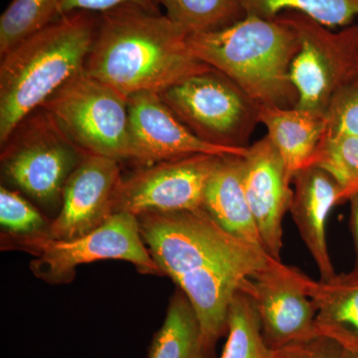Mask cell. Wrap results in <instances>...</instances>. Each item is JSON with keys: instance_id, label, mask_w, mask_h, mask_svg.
Returning <instances> with one entry per match:
<instances>
[{"instance_id": "1", "label": "cell", "mask_w": 358, "mask_h": 358, "mask_svg": "<svg viewBox=\"0 0 358 358\" xmlns=\"http://www.w3.org/2000/svg\"><path fill=\"white\" fill-rule=\"evenodd\" d=\"M136 217L160 274L171 278L192 303L210 353L227 333L235 294L274 258L232 236L202 208Z\"/></svg>"}, {"instance_id": "2", "label": "cell", "mask_w": 358, "mask_h": 358, "mask_svg": "<svg viewBox=\"0 0 358 358\" xmlns=\"http://www.w3.org/2000/svg\"><path fill=\"white\" fill-rule=\"evenodd\" d=\"M187 33L159 13L128 3L99 13L84 70L122 96L162 94L185 78L211 69L187 44Z\"/></svg>"}, {"instance_id": "3", "label": "cell", "mask_w": 358, "mask_h": 358, "mask_svg": "<svg viewBox=\"0 0 358 358\" xmlns=\"http://www.w3.org/2000/svg\"><path fill=\"white\" fill-rule=\"evenodd\" d=\"M99 13L74 11L16 45L0 64V145L28 115L84 70Z\"/></svg>"}, {"instance_id": "4", "label": "cell", "mask_w": 358, "mask_h": 358, "mask_svg": "<svg viewBox=\"0 0 358 358\" xmlns=\"http://www.w3.org/2000/svg\"><path fill=\"white\" fill-rule=\"evenodd\" d=\"M193 55L232 80L260 107L293 109L298 92L289 77L300 51L298 33L281 14L247 15L215 31L187 35Z\"/></svg>"}, {"instance_id": "5", "label": "cell", "mask_w": 358, "mask_h": 358, "mask_svg": "<svg viewBox=\"0 0 358 358\" xmlns=\"http://www.w3.org/2000/svg\"><path fill=\"white\" fill-rule=\"evenodd\" d=\"M87 154L134 159L128 98L83 70L41 106Z\"/></svg>"}, {"instance_id": "6", "label": "cell", "mask_w": 358, "mask_h": 358, "mask_svg": "<svg viewBox=\"0 0 358 358\" xmlns=\"http://www.w3.org/2000/svg\"><path fill=\"white\" fill-rule=\"evenodd\" d=\"M159 96L193 134L219 147L246 150L260 124L259 106L213 68L185 78Z\"/></svg>"}, {"instance_id": "7", "label": "cell", "mask_w": 358, "mask_h": 358, "mask_svg": "<svg viewBox=\"0 0 358 358\" xmlns=\"http://www.w3.org/2000/svg\"><path fill=\"white\" fill-rule=\"evenodd\" d=\"M87 152L42 108L17 124L1 145V166L14 185L37 201L55 203Z\"/></svg>"}, {"instance_id": "8", "label": "cell", "mask_w": 358, "mask_h": 358, "mask_svg": "<svg viewBox=\"0 0 358 358\" xmlns=\"http://www.w3.org/2000/svg\"><path fill=\"white\" fill-rule=\"evenodd\" d=\"M281 15L300 40L289 70L299 96L294 108L324 117L336 92L358 79V25L334 32L296 11Z\"/></svg>"}, {"instance_id": "9", "label": "cell", "mask_w": 358, "mask_h": 358, "mask_svg": "<svg viewBox=\"0 0 358 358\" xmlns=\"http://www.w3.org/2000/svg\"><path fill=\"white\" fill-rule=\"evenodd\" d=\"M21 238L22 246L37 256L31 264L34 274L51 282H67L78 266L107 259L133 263L145 274H160L141 238L138 217L127 212L113 214L76 239L55 240L45 233Z\"/></svg>"}, {"instance_id": "10", "label": "cell", "mask_w": 358, "mask_h": 358, "mask_svg": "<svg viewBox=\"0 0 358 358\" xmlns=\"http://www.w3.org/2000/svg\"><path fill=\"white\" fill-rule=\"evenodd\" d=\"M219 157L197 155L166 160L122 178L115 193L114 213L138 216L201 209L205 188Z\"/></svg>"}, {"instance_id": "11", "label": "cell", "mask_w": 358, "mask_h": 358, "mask_svg": "<svg viewBox=\"0 0 358 358\" xmlns=\"http://www.w3.org/2000/svg\"><path fill=\"white\" fill-rule=\"evenodd\" d=\"M308 277L300 268L272 259L245 287L255 303L264 338L271 348L281 350L319 338Z\"/></svg>"}, {"instance_id": "12", "label": "cell", "mask_w": 358, "mask_h": 358, "mask_svg": "<svg viewBox=\"0 0 358 358\" xmlns=\"http://www.w3.org/2000/svg\"><path fill=\"white\" fill-rule=\"evenodd\" d=\"M129 126L134 159L143 166L197 155H245L246 150L212 145L193 134L160 98L159 94L129 96Z\"/></svg>"}, {"instance_id": "13", "label": "cell", "mask_w": 358, "mask_h": 358, "mask_svg": "<svg viewBox=\"0 0 358 358\" xmlns=\"http://www.w3.org/2000/svg\"><path fill=\"white\" fill-rule=\"evenodd\" d=\"M122 179L120 162L87 154L64 186L62 209L46 235L72 240L102 226L114 213L115 190Z\"/></svg>"}, {"instance_id": "14", "label": "cell", "mask_w": 358, "mask_h": 358, "mask_svg": "<svg viewBox=\"0 0 358 358\" xmlns=\"http://www.w3.org/2000/svg\"><path fill=\"white\" fill-rule=\"evenodd\" d=\"M243 185L263 248L281 261L282 222L289 212L294 190L284 162L267 136L247 148Z\"/></svg>"}, {"instance_id": "15", "label": "cell", "mask_w": 358, "mask_h": 358, "mask_svg": "<svg viewBox=\"0 0 358 358\" xmlns=\"http://www.w3.org/2000/svg\"><path fill=\"white\" fill-rule=\"evenodd\" d=\"M289 213L301 240L319 270L320 280L336 275L327 249V218L334 207L345 202L343 192L331 174L317 166H308L294 174Z\"/></svg>"}, {"instance_id": "16", "label": "cell", "mask_w": 358, "mask_h": 358, "mask_svg": "<svg viewBox=\"0 0 358 358\" xmlns=\"http://www.w3.org/2000/svg\"><path fill=\"white\" fill-rule=\"evenodd\" d=\"M243 157H219L205 188L202 209L232 236L265 252L245 193Z\"/></svg>"}, {"instance_id": "17", "label": "cell", "mask_w": 358, "mask_h": 358, "mask_svg": "<svg viewBox=\"0 0 358 358\" xmlns=\"http://www.w3.org/2000/svg\"><path fill=\"white\" fill-rule=\"evenodd\" d=\"M307 291L317 310V334L358 352V272L336 274L329 281L308 277Z\"/></svg>"}, {"instance_id": "18", "label": "cell", "mask_w": 358, "mask_h": 358, "mask_svg": "<svg viewBox=\"0 0 358 358\" xmlns=\"http://www.w3.org/2000/svg\"><path fill=\"white\" fill-rule=\"evenodd\" d=\"M259 122L293 181L294 174L312 162L326 133L324 117L298 108L260 107Z\"/></svg>"}, {"instance_id": "19", "label": "cell", "mask_w": 358, "mask_h": 358, "mask_svg": "<svg viewBox=\"0 0 358 358\" xmlns=\"http://www.w3.org/2000/svg\"><path fill=\"white\" fill-rule=\"evenodd\" d=\"M227 341L220 358H294L300 346L275 350L266 343L253 298L240 289L229 306Z\"/></svg>"}, {"instance_id": "20", "label": "cell", "mask_w": 358, "mask_h": 358, "mask_svg": "<svg viewBox=\"0 0 358 358\" xmlns=\"http://www.w3.org/2000/svg\"><path fill=\"white\" fill-rule=\"evenodd\" d=\"M199 317L182 291L171 298L166 319L155 334L148 358H207Z\"/></svg>"}, {"instance_id": "21", "label": "cell", "mask_w": 358, "mask_h": 358, "mask_svg": "<svg viewBox=\"0 0 358 358\" xmlns=\"http://www.w3.org/2000/svg\"><path fill=\"white\" fill-rule=\"evenodd\" d=\"M187 34L215 31L246 17L238 0H152Z\"/></svg>"}, {"instance_id": "22", "label": "cell", "mask_w": 358, "mask_h": 358, "mask_svg": "<svg viewBox=\"0 0 358 358\" xmlns=\"http://www.w3.org/2000/svg\"><path fill=\"white\" fill-rule=\"evenodd\" d=\"M250 16L272 20L282 11L305 14L329 28L348 27L358 16V0H238Z\"/></svg>"}, {"instance_id": "23", "label": "cell", "mask_w": 358, "mask_h": 358, "mask_svg": "<svg viewBox=\"0 0 358 358\" xmlns=\"http://www.w3.org/2000/svg\"><path fill=\"white\" fill-rule=\"evenodd\" d=\"M61 0H13L0 17V56L60 17Z\"/></svg>"}, {"instance_id": "24", "label": "cell", "mask_w": 358, "mask_h": 358, "mask_svg": "<svg viewBox=\"0 0 358 358\" xmlns=\"http://www.w3.org/2000/svg\"><path fill=\"white\" fill-rule=\"evenodd\" d=\"M310 166L331 174L343 192L345 202L358 190V138L348 134L324 133Z\"/></svg>"}, {"instance_id": "25", "label": "cell", "mask_w": 358, "mask_h": 358, "mask_svg": "<svg viewBox=\"0 0 358 358\" xmlns=\"http://www.w3.org/2000/svg\"><path fill=\"white\" fill-rule=\"evenodd\" d=\"M0 223L20 237L46 234L49 226L39 211L17 192L0 188Z\"/></svg>"}, {"instance_id": "26", "label": "cell", "mask_w": 358, "mask_h": 358, "mask_svg": "<svg viewBox=\"0 0 358 358\" xmlns=\"http://www.w3.org/2000/svg\"><path fill=\"white\" fill-rule=\"evenodd\" d=\"M324 122L326 133L358 138V79L336 92L324 113Z\"/></svg>"}, {"instance_id": "27", "label": "cell", "mask_w": 358, "mask_h": 358, "mask_svg": "<svg viewBox=\"0 0 358 358\" xmlns=\"http://www.w3.org/2000/svg\"><path fill=\"white\" fill-rule=\"evenodd\" d=\"M128 3L136 4L152 13H159V6L152 0H61L60 16L74 11L103 13Z\"/></svg>"}, {"instance_id": "28", "label": "cell", "mask_w": 358, "mask_h": 358, "mask_svg": "<svg viewBox=\"0 0 358 358\" xmlns=\"http://www.w3.org/2000/svg\"><path fill=\"white\" fill-rule=\"evenodd\" d=\"M343 348L338 341L319 336L300 346L294 358H341Z\"/></svg>"}, {"instance_id": "29", "label": "cell", "mask_w": 358, "mask_h": 358, "mask_svg": "<svg viewBox=\"0 0 358 358\" xmlns=\"http://www.w3.org/2000/svg\"><path fill=\"white\" fill-rule=\"evenodd\" d=\"M348 202L350 205V227L355 253V268L352 270L358 272V190L350 195Z\"/></svg>"}, {"instance_id": "30", "label": "cell", "mask_w": 358, "mask_h": 358, "mask_svg": "<svg viewBox=\"0 0 358 358\" xmlns=\"http://www.w3.org/2000/svg\"><path fill=\"white\" fill-rule=\"evenodd\" d=\"M341 358H358V352L343 348V355H341Z\"/></svg>"}]
</instances>
